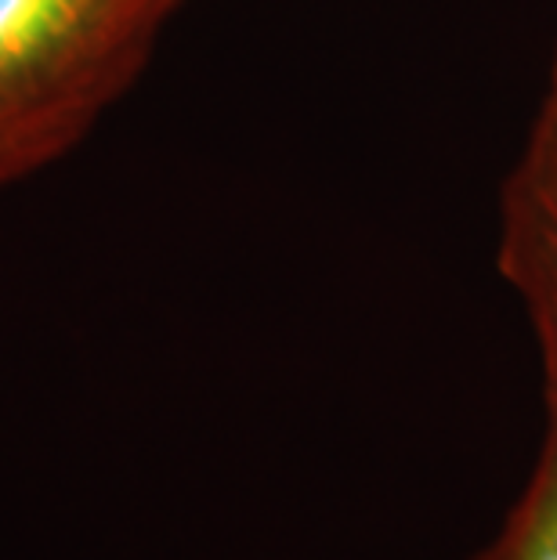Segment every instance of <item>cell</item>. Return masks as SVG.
Segmentation results:
<instances>
[{
  "mask_svg": "<svg viewBox=\"0 0 557 560\" xmlns=\"http://www.w3.org/2000/svg\"><path fill=\"white\" fill-rule=\"evenodd\" d=\"M185 0H0V192L62 166L146 73Z\"/></svg>",
  "mask_w": 557,
  "mask_h": 560,
  "instance_id": "1",
  "label": "cell"
},
{
  "mask_svg": "<svg viewBox=\"0 0 557 560\" xmlns=\"http://www.w3.org/2000/svg\"><path fill=\"white\" fill-rule=\"evenodd\" d=\"M471 560H557V362L550 434L536 463V474L529 478L507 521Z\"/></svg>",
  "mask_w": 557,
  "mask_h": 560,
  "instance_id": "2",
  "label": "cell"
}]
</instances>
